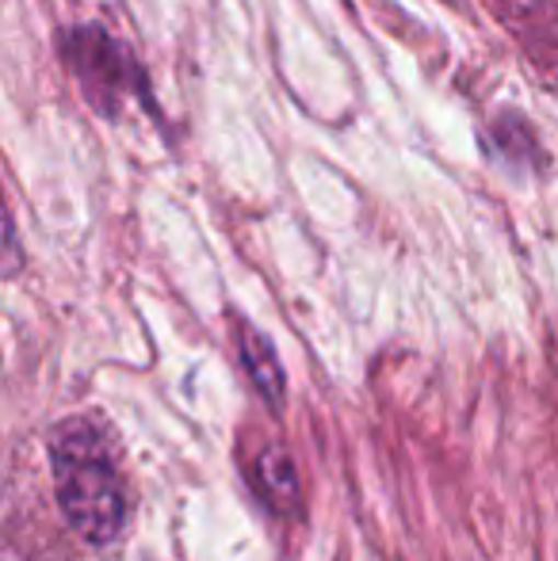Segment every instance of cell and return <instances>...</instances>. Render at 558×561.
I'll return each mask as SVG.
<instances>
[{
  "label": "cell",
  "mask_w": 558,
  "mask_h": 561,
  "mask_svg": "<svg viewBox=\"0 0 558 561\" xmlns=\"http://www.w3.org/2000/svg\"><path fill=\"white\" fill-rule=\"evenodd\" d=\"M50 473L61 519L89 547H115L127 531L130 504L115 450L89 416H69L50 432Z\"/></svg>",
  "instance_id": "cell-1"
},
{
  "label": "cell",
  "mask_w": 558,
  "mask_h": 561,
  "mask_svg": "<svg viewBox=\"0 0 558 561\" xmlns=\"http://www.w3.org/2000/svg\"><path fill=\"white\" fill-rule=\"evenodd\" d=\"M61 58L69 61L73 77L81 81L84 100L100 115H115L127 96L141 92V73L130 50L100 27H73L58 43Z\"/></svg>",
  "instance_id": "cell-2"
},
{
  "label": "cell",
  "mask_w": 558,
  "mask_h": 561,
  "mask_svg": "<svg viewBox=\"0 0 558 561\" xmlns=\"http://www.w3.org/2000/svg\"><path fill=\"white\" fill-rule=\"evenodd\" d=\"M238 352H241V367H246L249 382L264 398V405L272 413H280L283 401H287V378H283V363L276 347H272V340L253 325H238Z\"/></svg>",
  "instance_id": "cell-3"
},
{
  "label": "cell",
  "mask_w": 558,
  "mask_h": 561,
  "mask_svg": "<svg viewBox=\"0 0 558 561\" xmlns=\"http://www.w3.org/2000/svg\"><path fill=\"white\" fill-rule=\"evenodd\" d=\"M257 485H261L272 512L298 516V508H303V481H298L295 462H291V455L283 447H269L261 455V462H257Z\"/></svg>",
  "instance_id": "cell-4"
}]
</instances>
